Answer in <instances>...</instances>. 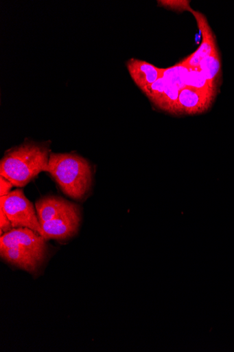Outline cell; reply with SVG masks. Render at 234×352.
Instances as JSON below:
<instances>
[{
	"instance_id": "cell-5",
	"label": "cell",
	"mask_w": 234,
	"mask_h": 352,
	"mask_svg": "<svg viewBox=\"0 0 234 352\" xmlns=\"http://www.w3.org/2000/svg\"><path fill=\"white\" fill-rule=\"evenodd\" d=\"M0 248H14L20 252L34 256L43 263L48 251L45 239L28 228L14 229L1 236Z\"/></svg>"
},
{
	"instance_id": "cell-3",
	"label": "cell",
	"mask_w": 234,
	"mask_h": 352,
	"mask_svg": "<svg viewBox=\"0 0 234 352\" xmlns=\"http://www.w3.org/2000/svg\"><path fill=\"white\" fill-rule=\"evenodd\" d=\"M47 172L65 195L78 201L88 197L92 188L93 173L83 157L75 153H51Z\"/></svg>"
},
{
	"instance_id": "cell-10",
	"label": "cell",
	"mask_w": 234,
	"mask_h": 352,
	"mask_svg": "<svg viewBox=\"0 0 234 352\" xmlns=\"http://www.w3.org/2000/svg\"><path fill=\"white\" fill-rule=\"evenodd\" d=\"M198 69L202 72L211 87L218 92L222 78V63L218 47L200 62Z\"/></svg>"
},
{
	"instance_id": "cell-2",
	"label": "cell",
	"mask_w": 234,
	"mask_h": 352,
	"mask_svg": "<svg viewBox=\"0 0 234 352\" xmlns=\"http://www.w3.org/2000/svg\"><path fill=\"white\" fill-rule=\"evenodd\" d=\"M38 219L46 241H66L75 236L80 229V207L61 197L49 196L36 202Z\"/></svg>"
},
{
	"instance_id": "cell-15",
	"label": "cell",
	"mask_w": 234,
	"mask_h": 352,
	"mask_svg": "<svg viewBox=\"0 0 234 352\" xmlns=\"http://www.w3.org/2000/svg\"><path fill=\"white\" fill-rule=\"evenodd\" d=\"M158 4L161 7L178 12H191L193 10L190 7V1H184V0H162V1H158Z\"/></svg>"
},
{
	"instance_id": "cell-16",
	"label": "cell",
	"mask_w": 234,
	"mask_h": 352,
	"mask_svg": "<svg viewBox=\"0 0 234 352\" xmlns=\"http://www.w3.org/2000/svg\"><path fill=\"white\" fill-rule=\"evenodd\" d=\"M0 215H1V219H0L1 220V223H0V229H1V230H0V233H1V236H3L13 230L14 228L8 217L1 209H0Z\"/></svg>"
},
{
	"instance_id": "cell-6",
	"label": "cell",
	"mask_w": 234,
	"mask_h": 352,
	"mask_svg": "<svg viewBox=\"0 0 234 352\" xmlns=\"http://www.w3.org/2000/svg\"><path fill=\"white\" fill-rule=\"evenodd\" d=\"M191 14L196 19L197 26L200 33H202V42L199 47L193 54L182 60L181 63L188 69H197L200 62L210 55L213 50L218 47V44L207 18L202 13L194 10Z\"/></svg>"
},
{
	"instance_id": "cell-17",
	"label": "cell",
	"mask_w": 234,
	"mask_h": 352,
	"mask_svg": "<svg viewBox=\"0 0 234 352\" xmlns=\"http://www.w3.org/2000/svg\"><path fill=\"white\" fill-rule=\"evenodd\" d=\"M13 184L7 179L3 176L0 177V187H1V191H0V195L5 197L10 193L11 189L13 188Z\"/></svg>"
},
{
	"instance_id": "cell-14",
	"label": "cell",
	"mask_w": 234,
	"mask_h": 352,
	"mask_svg": "<svg viewBox=\"0 0 234 352\" xmlns=\"http://www.w3.org/2000/svg\"><path fill=\"white\" fill-rule=\"evenodd\" d=\"M165 86V80L163 78H160L155 82L145 89L143 91L147 96L151 102L154 106H156L164 93Z\"/></svg>"
},
{
	"instance_id": "cell-1",
	"label": "cell",
	"mask_w": 234,
	"mask_h": 352,
	"mask_svg": "<svg viewBox=\"0 0 234 352\" xmlns=\"http://www.w3.org/2000/svg\"><path fill=\"white\" fill-rule=\"evenodd\" d=\"M50 142H26L9 150L0 162V175L14 186L23 187L40 173L47 172Z\"/></svg>"
},
{
	"instance_id": "cell-11",
	"label": "cell",
	"mask_w": 234,
	"mask_h": 352,
	"mask_svg": "<svg viewBox=\"0 0 234 352\" xmlns=\"http://www.w3.org/2000/svg\"><path fill=\"white\" fill-rule=\"evenodd\" d=\"M180 92V89L176 86L166 82L164 93L155 107L170 114L179 116L178 98Z\"/></svg>"
},
{
	"instance_id": "cell-13",
	"label": "cell",
	"mask_w": 234,
	"mask_h": 352,
	"mask_svg": "<svg viewBox=\"0 0 234 352\" xmlns=\"http://www.w3.org/2000/svg\"><path fill=\"white\" fill-rule=\"evenodd\" d=\"M189 69V74L186 81V87L203 91L213 96L214 98H216L218 91L211 87L202 72H200L198 68Z\"/></svg>"
},
{
	"instance_id": "cell-8",
	"label": "cell",
	"mask_w": 234,
	"mask_h": 352,
	"mask_svg": "<svg viewBox=\"0 0 234 352\" xmlns=\"http://www.w3.org/2000/svg\"><path fill=\"white\" fill-rule=\"evenodd\" d=\"M133 82L143 91L161 78V69L152 64L139 59L131 58L126 64Z\"/></svg>"
},
{
	"instance_id": "cell-9",
	"label": "cell",
	"mask_w": 234,
	"mask_h": 352,
	"mask_svg": "<svg viewBox=\"0 0 234 352\" xmlns=\"http://www.w3.org/2000/svg\"><path fill=\"white\" fill-rule=\"evenodd\" d=\"M0 254L8 263L31 274L37 272L43 264L34 256L20 252L14 248H0Z\"/></svg>"
},
{
	"instance_id": "cell-12",
	"label": "cell",
	"mask_w": 234,
	"mask_h": 352,
	"mask_svg": "<svg viewBox=\"0 0 234 352\" xmlns=\"http://www.w3.org/2000/svg\"><path fill=\"white\" fill-rule=\"evenodd\" d=\"M189 70L180 62L172 67L165 69H161V78H163L167 83L176 86L181 91L186 87Z\"/></svg>"
},
{
	"instance_id": "cell-7",
	"label": "cell",
	"mask_w": 234,
	"mask_h": 352,
	"mask_svg": "<svg viewBox=\"0 0 234 352\" xmlns=\"http://www.w3.org/2000/svg\"><path fill=\"white\" fill-rule=\"evenodd\" d=\"M215 98L207 93L186 87L180 91L178 98V114L194 116L207 111Z\"/></svg>"
},
{
	"instance_id": "cell-4",
	"label": "cell",
	"mask_w": 234,
	"mask_h": 352,
	"mask_svg": "<svg viewBox=\"0 0 234 352\" xmlns=\"http://www.w3.org/2000/svg\"><path fill=\"white\" fill-rule=\"evenodd\" d=\"M0 209L10 220L14 229L28 228L43 236L36 208L25 197L21 188L0 198Z\"/></svg>"
}]
</instances>
